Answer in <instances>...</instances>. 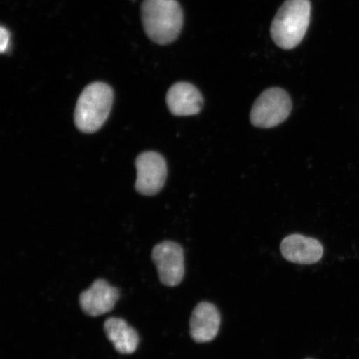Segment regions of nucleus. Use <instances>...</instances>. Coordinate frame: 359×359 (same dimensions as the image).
<instances>
[{
    "label": "nucleus",
    "mask_w": 359,
    "mask_h": 359,
    "mask_svg": "<svg viewBox=\"0 0 359 359\" xmlns=\"http://www.w3.org/2000/svg\"><path fill=\"white\" fill-rule=\"evenodd\" d=\"M142 18L148 38L156 43H172L181 33L183 12L177 0H144Z\"/></svg>",
    "instance_id": "obj_1"
},
{
    "label": "nucleus",
    "mask_w": 359,
    "mask_h": 359,
    "mask_svg": "<svg viewBox=\"0 0 359 359\" xmlns=\"http://www.w3.org/2000/svg\"><path fill=\"white\" fill-rule=\"evenodd\" d=\"M311 16L309 0H286L272 22L273 42L286 50L297 47L307 32Z\"/></svg>",
    "instance_id": "obj_2"
},
{
    "label": "nucleus",
    "mask_w": 359,
    "mask_h": 359,
    "mask_svg": "<svg viewBox=\"0 0 359 359\" xmlns=\"http://www.w3.org/2000/svg\"><path fill=\"white\" fill-rule=\"evenodd\" d=\"M114 102V91L104 83H93L84 88L76 105L74 122L79 131L93 133L104 124Z\"/></svg>",
    "instance_id": "obj_3"
},
{
    "label": "nucleus",
    "mask_w": 359,
    "mask_h": 359,
    "mask_svg": "<svg viewBox=\"0 0 359 359\" xmlns=\"http://www.w3.org/2000/svg\"><path fill=\"white\" fill-rule=\"evenodd\" d=\"M292 111L291 98L284 89L268 88L255 100L250 111L255 127L272 128L284 123Z\"/></svg>",
    "instance_id": "obj_4"
},
{
    "label": "nucleus",
    "mask_w": 359,
    "mask_h": 359,
    "mask_svg": "<svg viewBox=\"0 0 359 359\" xmlns=\"http://www.w3.org/2000/svg\"><path fill=\"white\" fill-rule=\"evenodd\" d=\"M137 181L135 188L144 196H154L163 189L168 177L164 157L155 151L142 152L135 161Z\"/></svg>",
    "instance_id": "obj_5"
},
{
    "label": "nucleus",
    "mask_w": 359,
    "mask_h": 359,
    "mask_svg": "<svg viewBox=\"0 0 359 359\" xmlns=\"http://www.w3.org/2000/svg\"><path fill=\"white\" fill-rule=\"evenodd\" d=\"M152 260L164 285L174 287L181 284L185 275V258L181 245L172 241L161 242L152 250Z\"/></svg>",
    "instance_id": "obj_6"
},
{
    "label": "nucleus",
    "mask_w": 359,
    "mask_h": 359,
    "mask_svg": "<svg viewBox=\"0 0 359 359\" xmlns=\"http://www.w3.org/2000/svg\"><path fill=\"white\" fill-rule=\"evenodd\" d=\"M119 298V291L104 280H97L80 295L79 303L83 312L97 317L109 313Z\"/></svg>",
    "instance_id": "obj_7"
},
{
    "label": "nucleus",
    "mask_w": 359,
    "mask_h": 359,
    "mask_svg": "<svg viewBox=\"0 0 359 359\" xmlns=\"http://www.w3.org/2000/svg\"><path fill=\"white\" fill-rule=\"evenodd\" d=\"M283 257L299 264H313L321 259L324 248L320 241L302 235H291L281 242Z\"/></svg>",
    "instance_id": "obj_8"
},
{
    "label": "nucleus",
    "mask_w": 359,
    "mask_h": 359,
    "mask_svg": "<svg viewBox=\"0 0 359 359\" xmlns=\"http://www.w3.org/2000/svg\"><path fill=\"white\" fill-rule=\"evenodd\" d=\"M221 314L212 303L201 302L193 311L190 320L191 336L196 343L212 341L218 334Z\"/></svg>",
    "instance_id": "obj_9"
},
{
    "label": "nucleus",
    "mask_w": 359,
    "mask_h": 359,
    "mask_svg": "<svg viewBox=\"0 0 359 359\" xmlns=\"http://www.w3.org/2000/svg\"><path fill=\"white\" fill-rule=\"evenodd\" d=\"M167 104L175 116H193L201 111L204 100L194 85L181 82L174 84L168 90Z\"/></svg>",
    "instance_id": "obj_10"
},
{
    "label": "nucleus",
    "mask_w": 359,
    "mask_h": 359,
    "mask_svg": "<svg viewBox=\"0 0 359 359\" xmlns=\"http://www.w3.org/2000/svg\"><path fill=\"white\" fill-rule=\"evenodd\" d=\"M104 330L116 351L130 354L137 349L139 344L137 331L128 325L123 318H109L105 322Z\"/></svg>",
    "instance_id": "obj_11"
},
{
    "label": "nucleus",
    "mask_w": 359,
    "mask_h": 359,
    "mask_svg": "<svg viewBox=\"0 0 359 359\" xmlns=\"http://www.w3.org/2000/svg\"><path fill=\"white\" fill-rule=\"evenodd\" d=\"M0 51L2 53H6L8 50V44H10L11 34L8 29L1 27L0 29Z\"/></svg>",
    "instance_id": "obj_12"
},
{
    "label": "nucleus",
    "mask_w": 359,
    "mask_h": 359,
    "mask_svg": "<svg viewBox=\"0 0 359 359\" xmlns=\"http://www.w3.org/2000/svg\"><path fill=\"white\" fill-rule=\"evenodd\" d=\"M307 359H311V358H307Z\"/></svg>",
    "instance_id": "obj_13"
},
{
    "label": "nucleus",
    "mask_w": 359,
    "mask_h": 359,
    "mask_svg": "<svg viewBox=\"0 0 359 359\" xmlns=\"http://www.w3.org/2000/svg\"><path fill=\"white\" fill-rule=\"evenodd\" d=\"M133 1H134V0H133Z\"/></svg>",
    "instance_id": "obj_14"
}]
</instances>
